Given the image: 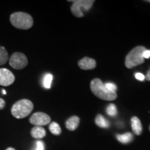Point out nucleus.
<instances>
[{
  "mask_svg": "<svg viewBox=\"0 0 150 150\" xmlns=\"http://www.w3.org/2000/svg\"><path fill=\"white\" fill-rule=\"evenodd\" d=\"M91 90L93 93L98 98L105 101H113L117 98V93L108 91L104 86L102 80L94 79L91 82Z\"/></svg>",
  "mask_w": 150,
  "mask_h": 150,
  "instance_id": "f257e3e1",
  "label": "nucleus"
},
{
  "mask_svg": "<svg viewBox=\"0 0 150 150\" xmlns=\"http://www.w3.org/2000/svg\"><path fill=\"white\" fill-rule=\"evenodd\" d=\"M33 104L27 99L19 100L13 105L11 108V114L17 119H22L27 117L32 112Z\"/></svg>",
  "mask_w": 150,
  "mask_h": 150,
  "instance_id": "f03ea898",
  "label": "nucleus"
},
{
  "mask_svg": "<svg viewBox=\"0 0 150 150\" xmlns=\"http://www.w3.org/2000/svg\"><path fill=\"white\" fill-rule=\"evenodd\" d=\"M10 22L14 27L23 30L29 29L33 24L32 17L23 12H16L11 14Z\"/></svg>",
  "mask_w": 150,
  "mask_h": 150,
  "instance_id": "7ed1b4c3",
  "label": "nucleus"
},
{
  "mask_svg": "<svg viewBox=\"0 0 150 150\" xmlns=\"http://www.w3.org/2000/svg\"><path fill=\"white\" fill-rule=\"evenodd\" d=\"M146 50V48L143 46H137L129 52L125 59V65L127 68L131 69L138 66L144 63L143 52Z\"/></svg>",
  "mask_w": 150,
  "mask_h": 150,
  "instance_id": "20e7f679",
  "label": "nucleus"
},
{
  "mask_svg": "<svg viewBox=\"0 0 150 150\" xmlns=\"http://www.w3.org/2000/svg\"><path fill=\"white\" fill-rule=\"evenodd\" d=\"M73 2L71 6V11L73 16L76 18H82L84 16V11L86 12L91 9L94 0H76V1H69Z\"/></svg>",
  "mask_w": 150,
  "mask_h": 150,
  "instance_id": "39448f33",
  "label": "nucleus"
},
{
  "mask_svg": "<svg viewBox=\"0 0 150 150\" xmlns=\"http://www.w3.org/2000/svg\"><path fill=\"white\" fill-rule=\"evenodd\" d=\"M9 65L16 70H22L28 65V59L24 54L15 52L9 59Z\"/></svg>",
  "mask_w": 150,
  "mask_h": 150,
  "instance_id": "423d86ee",
  "label": "nucleus"
},
{
  "mask_svg": "<svg viewBox=\"0 0 150 150\" xmlns=\"http://www.w3.org/2000/svg\"><path fill=\"white\" fill-rule=\"evenodd\" d=\"M30 123L38 127L47 125L51 122V117L47 114L42 112H37L33 113L29 119Z\"/></svg>",
  "mask_w": 150,
  "mask_h": 150,
  "instance_id": "0eeeda50",
  "label": "nucleus"
},
{
  "mask_svg": "<svg viewBox=\"0 0 150 150\" xmlns=\"http://www.w3.org/2000/svg\"><path fill=\"white\" fill-rule=\"evenodd\" d=\"M15 81V76L10 70L6 68H0V85L9 86Z\"/></svg>",
  "mask_w": 150,
  "mask_h": 150,
  "instance_id": "6e6552de",
  "label": "nucleus"
},
{
  "mask_svg": "<svg viewBox=\"0 0 150 150\" xmlns=\"http://www.w3.org/2000/svg\"><path fill=\"white\" fill-rule=\"evenodd\" d=\"M78 65L81 69L84 70H93L96 67V61L88 57H84L78 62Z\"/></svg>",
  "mask_w": 150,
  "mask_h": 150,
  "instance_id": "1a4fd4ad",
  "label": "nucleus"
},
{
  "mask_svg": "<svg viewBox=\"0 0 150 150\" xmlns=\"http://www.w3.org/2000/svg\"><path fill=\"white\" fill-rule=\"evenodd\" d=\"M131 128H132L134 134L136 136H139V135L141 134L142 132V126L139 118L136 117V116L131 117Z\"/></svg>",
  "mask_w": 150,
  "mask_h": 150,
  "instance_id": "9d476101",
  "label": "nucleus"
},
{
  "mask_svg": "<svg viewBox=\"0 0 150 150\" xmlns=\"http://www.w3.org/2000/svg\"><path fill=\"white\" fill-rule=\"evenodd\" d=\"M80 122V119L78 116L74 115L67 120L65 122V127L70 131H74L78 128Z\"/></svg>",
  "mask_w": 150,
  "mask_h": 150,
  "instance_id": "9b49d317",
  "label": "nucleus"
},
{
  "mask_svg": "<svg viewBox=\"0 0 150 150\" xmlns=\"http://www.w3.org/2000/svg\"><path fill=\"white\" fill-rule=\"evenodd\" d=\"M31 135L33 138L40 139L46 136V131L42 127L35 126L31 129Z\"/></svg>",
  "mask_w": 150,
  "mask_h": 150,
  "instance_id": "f8f14e48",
  "label": "nucleus"
},
{
  "mask_svg": "<svg viewBox=\"0 0 150 150\" xmlns=\"http://www.w3.org/2000/svg\"><path fill=\"white\" fill-rule=\"evenodd\" d=\"M95 122L99 127L101 128H108L109 127V122L102 115H97V117H95Z\"/></svg>",
  "mask_w": 150,
  "mask_h": 150,
  "instance_id": "ddd939ff",
  "label": "nucleus"
},
{
  "mask_svg": "<svg viewBox=\"0 0 150 150\" xmlns=\"http://www.w3.org/2000/svg\"><path fill=\"white\" fill-rule=\"evenodd\" d=\"M117 139L119 140L121 143L127 144L132 141L134 139V136L130 132L126 133L124 134H119L117 135Z\"/></svg>",
  "mask_w": 150,
  "mask_h": 150,
  "instance_id": "4468645a",
  "label": "nucleus"
},
{
  "mask_svg": "<svg viewBox=\"0 0 150 150\" xmlns=\"http://www.w3.org/2000/svg\"><path fill=\"white\" fill-rule=\"evenodd\" d=\"M8 60V54L5 47L0 46V65H4Z\"/></svg>",
  "mask_w": 150,
  "mask_h": 150,
  "instance_id": "2eb2a0df",
  "label": "nucleus"
},
{
  "mask_svg": "<svg viewBox=\"0 0 150 150\" xmlns=\"http://www.w3.org/2000/svg\"><path fill=\"white\" fill-rule=\"evenodd\" d=\"M49 129H50V132H51L52 134L56 135V136H59V135L61 134V127H60L59 124L55 122H53L50 124Z\"/></svg>",
  "mask_w": 150,
  "mask_h": 150,
  "instance_id": "dca6fc26",
  "label": "nucleus"
},
{
  "mask_svg": "<svg viewBox=\"0 0 150 150\" xmlns=\"http://www.w3.org/2000/svg\"><path fill=\"white\" fill-rule=\"evenodd\" d=\"M53 80V76L51 74H47L45 76L44 79H43V86L45 88H51L52 82Z\"/></svg>",
  "mask_w": 150,
  "mask_h": 150,
  "instance_id": "f3484780",
  "label": "nucleus"
},
{
  "mask_svg": "<svg viewBox=\"0 0 150 150\" xmlns=\"http://www.w3.org/2000/svg\"><path fill=\"white\" fill-rule=\"evenodd\" d=\"M106 112L110 116H115L117 113V107L115 104H110L106 108Z\"/></svg>",
  "mask_w": 150,
  "mask_h": 150,
  "instance_id": "a211bd4d",
  "label": "nucleus"
},
{
  "mask_svg": "<svg viewBox=\"0 0 150 150\" xmlns=\"http://www.w3.org/2000/svg\"><path fill=\"white\" fill-rule=\"evenodd\" d=\"M104 86L106 87V88L110 92H115L116 93L117 91V86L115 83H111V82H108L104 84Z\"/></svg>",
  "mask_w": 150,
  "mask_h": 150,
  "instance_id": "6ab92c4d",
  "label": "nucleus"
},
{
  "mask_svg": "<svg viewBox=\"0 0 150 150\" xmlns=\"http://www.w3.org/2000/svg\"><path fill=\"white\" fill-rule=\"evenodd\" d=\"M35 150H45L44 142L41 140H38L36 142V149Z\"/></svg>",
  "mask_w": 150,
  "mask_h": 150,
  "instance_id": "aec40b11",
  "label": "nucleus"
},
{
  "mask_svg": "<svg viewBox=\"0 0 150 150\" xmlns=\"http://www.w3.org/2000/svg\"><path fill=\"white\" fill-rule=\"evenodd\" d=\"M135 77H136V79L139 80L140 81H143L145 79V75L142 74V73H139V72L136 73V74H135Z\"/></svg>",
  "mask_w": 150,
  "mask_h": 150,
  "instance_id": "412c9836",
  "label": "nucleus"
},
{
  "mask_svg": "<svg viewBox=\"0 0 150 150\" xmlns=\"http://www.w3.org/2000/svg\"><path fill=\"white\" fill-rule=\"evenodd\" d=\"M142 56H143L144 59H149V58H150V50H146L145 51L143 52V54H142Z\"/></svg>",
  "mask_w": 150,
  "mask_h": 150,
  "instance_id": "4be33fe9",
  "label": "nucleus"
},
{
  "mask_svg": "<svg viewBox=\"0 0 150 150\" xmlns=\"http://www.w3.org/2000/svg\"><path fill=\"white\" fill-rule=\"evenodd\" d=\"M6 106V102L4 99L2 98H0V110H2Z\"/></svg>",
  "mask_w": 150,
  "mask_h": 150,
  "instance_id": "5701e85b",
  "label": "nucleus"
},
{
  "mask_svg": "<svg viewBox=\"0 0 150 150\" xmlns=\"http://www.w3.org/2000/svg\"><path fill=\"white\" fill-rule=\"evenodd\" d=\"M146 79H147V81H150V69L148 71L147 74H146V77H145Z\"/></svg>",
  "mask_w": 150,
  "mask_h": 150,
  "instance_id": "b1692460",
  "label": "nucleus"
},
{
  "mask_svg": "<svg viewBox=\"0 0 150 150\" xmlns=\"http://www.w3.org/2000/svg\"><path fill=\"white\" fill-rule=\"evenodd\" d=\"M6 150H16L14 149V148H13V147H8V149H6Z\"/></svg>",
  "mask_w": 150,
  "mask_h": 150,
  "instance_id": "393cba45",
  "label": "nucleus"
},
{
  "mask_svg": "<svg viewBox=\"0 0 150 150\" xmlns=\"http://www.w3.org/2000/svg\"><path fill=\"white\" fill-rule=\"evenodd\" d=\"M2 92H3V94L4 95H6V92L4 90H2Z\"/></svg>",
  "mask_w": 150,
  "mask_h": 150,
  "instance_id": "a878e982",
  "label": "nucleus"
},
{
  "mask_svg": "<svg viewBox=\"0 0 150 150\" xmlns=\"http://www.w3.org/2000/svg\"><path fill=\"white\" fill-rule=\"evenodd\" d=\"M149 131H150V126H149Z\"/></svg>",
  "mask_w": 150,
  "mask_h": 150,
  "instance_id": "bb28decb",
  "label": "nucleus"
},
{
  "mask_svg": "<svg viewBox=\"0 0 150 150\" xmlns=\"http://www.w3.org/2000/svg\"><path fill=\"white\" fill-rule=\"evenodd\" d=\"M149 1V2H150V1Z\"/></svg>",
  "mask_w": 150,
  "mask_h": 150,
  "instance_id": "cd10ccee",
  "label": "nucleus"
}]
</instances>
